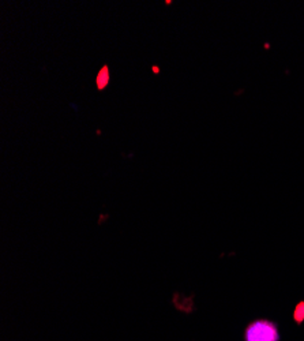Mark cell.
I'll return each instance as SVG.
<instances>
[{"instance_id":"cell-1","label":"cell","mask_w":304,"mask_h":341,"mask_svg":"<svg viewBox=\"0 0 304 341\" xmlns=\"http://www.w3.org/2000/svg\"><path fill=\"white\" fill-rule=\"evenodd\" d=\"M278 325L270 319H255L244 330V341H280Z\"/></svg>"},{"instance_id":"cell-2","label":"cell","mask_w":304,"mask_h":341,"mask_svg":"<svg viewBox=\"0 0 304 341\" xmlns=\"http://www.w3.org/2000/svg\"><path fill=\"white\" fill-rule=\"evenodd\" d=\"M97 84H99L100 89H103L104 86L108 84V69L104 67L103 70L100 71L99 77H97Z\"/></svg>"}]
</instances>
